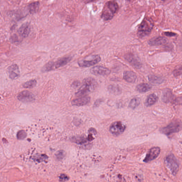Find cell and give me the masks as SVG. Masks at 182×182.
<instances>
[{"instance_id":"1","label":"cell","mask_w":182,"mask_h":182,"mask_svg":"<svg viewBox=\"0 0 182 182\" xmlns=\"http://www.w3.org/2000/svg\"><path fill=\"white\" fill-rule=\"evenodd\" d=\"M98 83L94 79L89 77L83 80V84L75 95L78 97H81L87 95L89 92L94 90L97 86Z\"/></svg>"},{"instance_id":"25","label":"cell","mask_w":182,"mask_h":182,"mask_svg":"<svg viewBox=\"0 0 182 182\" xmlns=\"http://www.w3.org/2000/svg\"><path fill=\"white\" fill-rule=\"evenodd\" d=\"M108 90L111 93L113 94H120L121 91L119 86L114 85H110L109 86Z\"/></svg>"},{"instance_id":"7","label":"cell","mask_w":182,"mask_h":182,"mask_svg":"<svg viewBox=\"0 0 182 182\" xmlns=\"http://www.w3.org/2000/svg\"><path fill=\"white\" fill-rule=\"evenodd\" d=\"M181 129V122L176 120L171 122L166 127L161 129L160 131L162 133L169 135L179 132Z\"/></svg>"},{"instance_id":"11","label":"cell","mask_w":182,"mask_h":182,"mask_svg":"<svg viewBox=\"0 0 182 182\" xmlns=\"http://www.w3.org/2000/svg\"><path fill=\"white\" fill-rule=\"evenodd\" d=\"M90 72L93 75L105 76L109 75L111 73V71L105 67L97 65L91 68Z\"/></svg>"},{"instance_id":"8","label":"cell","mask_w":182,"mask_h":182,"mask_svg":"<svg viewBox=\"0 0 182 182\" xmlns=\"http://www.w3.org/2000/svg\"><path fill=\"white\" fill-rule=\"evenodd\" d=\"M126 128V125L123 122L120 121H116L110 125L109 131L113 135L118 136L123 133Z\"/></svg>"},{"instance_id":"27","label":"cell","mask_w":182,"mask_h":182,"mask_svg":"<svg viewBox=\"0 0 182 182\" xmlns=\"http://www.w3.org/2000/svg\"><path fill=\"white\" fill-rule=\"evenodd\" d=\"M10 40L11 42L14 43V44H15V43L18 44L20 42V41L18 38L17 35L15 34L10 37Z\"/></svg>"},{"instance_id":"12","label":"cell","mask_w":182,"mask_h":182,"mask_svg":"<svg viewBox=\"0 0 182 182\" xmlns=\"http://www.w3.org/2000/svg\"><path fill=\"white\" fill-rule=\"evenodd\" d=\"M7 71L9 77L12 80H15L20 76V71L18 66L16 64H13L8 67Z\"/></svg>"},{"instance_id":"10","label":"cell","mask_w":182,"mask_h":182,"mask_svg":"<svg viewBox=\"0 0 182 182\" xmlns=\"http://www.w3.org/2000/svg\"><path fill=\"white\" fill-rule=\"evenodd\" d=\"M160 148L159 147L152 148L147 152L144 160V162L147 163L156 159L160 154Z\"/></svg>"},{"instance_id":"28","label":"cell","mask_w":182,"mask_h":182,"mask_svg":"<svg viewBox=\"0 0 182 182\" xmlns=\"http://www.w3.org/2000/svg\"><path fill=\"white\" fill-rule=\"evenodd\" d=\"M165 35L168 37H173L177 35V34L175 33L174 32H164Z\"/></svg>"},{"instance_id":"2","label":"cell","mask_w":182,"mask_h":182,"mask_svg":"<svg viewBox=\"0 0 182 182\" xmlns=\"http://www.w3.org/2000/svg\"><path fill=\"white\" fill-rule=\"evenodd\" d=\"M119 9V5L115 1H110L105 4L101 17L104 20H111Z\"/></svg>"},{"instance_id":"3","label":"cell","mask_w":182,"mask_h":182,"mask_svg":"<svg viewBox=\"0 0 182 182\" xmlns=\"http://www.w3.org/2000/svg\"><path fill=\"white\" fill-rule=\"evenodd\" d=\"M72 58L71 56H67L61 58L54 62L50 61L43 67L41 71L43 72H46L57 69L66 65L71 61Z\"/></svg>"},{"instance_id":"24","label":"cell","mask_w":182,"mask_h":182,"mask_svg":"<svg viewBox=\"0 0 182 182\" xmlns=\"http://www.w3.org/2000/svg\"><path fill=\"white\" fill-rule=\"evenodd\" d=\"M37 82L35 80H32L26 82L23 84V87L25 88L31 89L35 87L37 84Z\"/></svg>"},{"instance_id":"21","label":"cell","mask_w":182,"mask_h":182,"mask_svg":"<svg viewBox=\"0 0 182 182\" xmlns=\"http://www.w3.org/2000/svg\"><path fill=\"white\" fill-rule=\"evenodd\" d=\"M152 86L147 83H141L136 86V90L140 93H144L150 91Z\"/></svg>"},{"instance_id":"5","label":"cell","mask_w":182,"mask_h":182,"mask_svg":"<svg viewBox=\"0 0 182 182\" xmlns=\"http://www.w3.org/2000/svg\"><path fill=\"white\" fill-rule=\"evenodd\" d=\"M165 165L173 175H176L179 168V162L177 158L173 154H171L165 158Z\"/></svg>"},{"instance_id":"13","label":"cell","mask_w":182,"mask_h":182,"mask_svg":"<svg viewBox=\"0 0 182 182\" xmlns=\"http://www.w3.org/2000/svg\"><path fill=\"white\" fill-rule=\"evenodd\" d=\"M31 26L30 24L26 22L22 24L18 30V33L21 36L24 38L28 37L30 33Z\"/></svg>"},{"instance_id":"32","label":"cell","mask_w":182,"mask_h":182,"mask_svg":"<svg viewBox=\"0 0 182 182\" xmlns=\"http://www.w3.org/2000/svg\"><path fill=\"white\" fill-rule=\"evenodd\" d=\"M162 1H166V0H162Z\"/></svg>"},{"instance_id":"31","label":"cell","mask_w":182,"mask_h":182,"mask_svg":"<svg viewBox=\"0 0 182 182\" xmlns=\"http://www.w3.org/2000/svg\"><path fill=\"white\" fill-rule=\"evenodd\" d=\"M181 73V69H176L174 71L173 74L174 75L178 76L180 75Z\"/></svg>"},{"instance_id":"14","label":"cell","mask_w":182,"mask_h":182,"mask_svg":"<svg viewBox=\"0 0 182 182\" xmlns=\"http://www.w3.org/2000/svg\"><path fill=\"white\" fill-rule=\"evenodd\" d=\"M90 98L87 95L81 97L77 99L73 100L71 104L76 106H82L87 105L90 102Z\"/></svg>"},{"instance_id":"22","label":"cell","mask_w":182,"mask_h":182,"mask_svg":"<svg viewBox=\"0 0 182 182\" xmlns=\"http://www.w3.org/2000/svg\"><path fill=\"white\" fill-rule=\"evenodd\" d=\"M148 79L149 81L154 84H161L164 81L163 78L158 76L150 75L148 76Z\"/></svg>"},{"instance_id":"19","label":"cell","mask_w":182,"mask_h":182,"mask_svg":"<svg viewBox=\"0 0 182 182\" xmlns=\"http://www.w3.org/2000/svg\"><path fill=\"white\" fill-rule=\"evenodd\" d=\"M158 99L157 95L154 94H152L149 95L146 99L145 105L147 107H150L154 105Z\"/></svg>"},{"instance_id":"9","label":"cell","mask_w":182,"mask_h":182,"mask_svg":"<svg viewBox=\"0 0 182 182\" xmlns=\"http://www.w3.org/2000/svg\"><path fill=\"white\" fill-rule=\"evenodd\" d=\"M17 98L22 102L28 103L32 102L35 100V97L32 92L28 90H24L18 94Z\"/></svg>"},{"instance_id":"15","label":"cell","mask_w":182,"mask_h":182,"mask_svg":"<svg viewBox=\"0 0 182 182\" xmlns=\"http://www.w3.org/2000/svg\"><path fill=\"white\" fill-rule=\"evenodd\" d=\"M125 59L134 67L139 69L141 67L142 64L138 59L132 54H127L125 56Z\"/></svg>"},{"instance_id":"33","label":"cell","mask_w":182,"mask_h":182,"mask_svg":"<svg viewBox=\"0 0 182 182\" xmlns=\"http://www.w3.org/2000/svg\"><path fill=\"white\" fill-rule=\"evenodd\" d=\"M126 1H131V0H126Z\"/></svg>"},{"instance_id":"29","label":"cell","mask_w":182,"mask_h":182,"mask_svg":"<svg viewBox=\"0 0 182 182\" xmlns=\"http://www.w3.org/2000/svg\"><path fill=\"white\" fill-rule=\"evenodd\" d=\"M80 82L79 81H75L72 83L71 86L73 88H76L80 86Z\"/></svg>"},{"instance_id":"20","label":"cell","mask_w":182,"mask_h":182,"mask_svg":"<svg viewBox=\"0 0 182 182\" xmlns=\"http://www.w3.org/2000/svg\"><path fill=\"white\" fill-rule=\"evenodd\" d=\"M40 6V3L39 1L31 3L28 5V9L29 12L31 14H33L38 11Z\"/></svg>"},{"instance_id":"16","label":"cell","mask_w":182,"mask_h":182,"mask_svg":"<svg viewBox=\"0 0 182 182\" xmlns=\"http://www.w3.org/2000/svg\"><path fill=\"white\" fill-rule=\"evenodd\" d=\"M167 39L163 37H158L152 38L148 41L149 45L151 46L163 45L167 42Z\"/></svg>"},{"instance_id":"17","label":"cell","mask_w":182,"mask_h":182,"mask_svg":"<svg viewBox=\"0 0 182 182\" xmlns=\"http://www.w3.org/2000/svg\"><path fill=\"white\" fill-rule=\"evenodd\" d=\"M123 79L129 83H135L137 80V75L135 72L132 71H125L123 73Z\"/></svg>"},{"instance_id":"4","label":"cell","mask_w":182,"mask_h":182,"mask_svg":"<svg viewBox=\"0 0 182 182\" xmlns=\"http://www.w3.org/2000/svg\"><path fill=\"white\" fill-rule=\"evenodd\" d=\"M154 26L153 20L149 18H145L139 26L137 35L140 38H143L149 35Z\"/></svg>"},{"instance_id":"23","label":"cell","mask_w":182,"mask_h":182,"mask_svg":"<svg viewBox=\"0 0 182 182\" xmlns=\"http://www.w3.org/2000/svg\"><path fill=\"white\" fill-rule=\"evenodd\" d=\"M141 100L139 98H135L131 100L129 104L130 108L134 109L140 105Z\"/></svg>"},{"instance_id":"26","label":"cell","mask_w":182,"mask_h":182,"mask_svg":"<svg viewBox=\"0 0 182 182\" xmlns=\"http://www.w3.org/2000/svg\"><path fill=\"white\" fill-rule=\"evenodd\" d=\"M27 136L26 132L24 131L21 130L18 132L17 137L18 139L23 140Z\"/></svg>"},{"instance_id":"6","label":"cell","mask_w":182,"mask_h":182,"mask_svg":"<svg viewBox=\"0 0 182 182\" xmlns=\"http://www.w3.org/2000/svg\"><path fill=\"white\" fill-rule=\"evenodd\" d=\"M101 60V58L99 55H93L80 59L78 63L81 67H89L96 65Z\"/></svg>"},{"instance_id":"18","label":"cell","mask_w":182,"mask_h":182,"mask_svg":"<svg viewBox=\"0 0 182 182\" xmlns=\"http://www.w3.org/2000/svg\"><path fill=\"white\" fill-rule=\"evenodd\" d=\"M172 92L169 89H165L162 92V100L165 103L169 102L173 99Z\"/></svg>"},{"instance_id":"30","label":"cell","mask_w":182,"mask_h":182,"mask_svg":"<svg viewBox=\"0 0 182 182\" xmlns=\"http://www.w3.org/2000/svg\"><path fill=\"white\" fill-rule=\"evenodd\" d=\"M68 179L67 176L65 175L62 174L60 176V180L61 181H65Z\"/></svg>"}]
</instances>
